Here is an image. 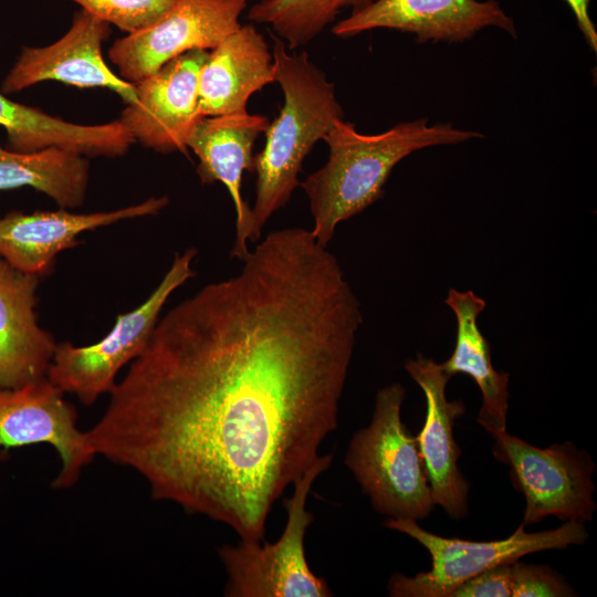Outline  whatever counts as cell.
<instances>
[{"label":"cell","instance_id":"cell-8","mask_svg":"<svg viewBox=\"0 0 597 597\" xmlns=\"http://www.w3.org/2000/svg\"><path fill=\"white\" fill-rule=\"evenodd\" d=\"M490 434L494 458L509 465L512 485L525 498L522 523L547 516L580 523L594 519L596 464L589 453L572 441L537 448L506 430Z\"/></svg>","mask_w":597,"mask_h":597},{"label":"cell","instance_id":"cell-5","mask_svg":"<svg viewBox=\"0 0 597 597\" xmlns=\"http://www.w3.org/2000/svg\"><path fill=\"white\" fill-rule=\"evenodd\" d=\"M332 454L318 458L293 482L291 498L283 500L287 520L274 543L241 541L223 545L218 555L228 575L224 595L229 597H328L325 579L310 568L304 548L307 527L314 520L306 509L313 482L332 463Z\"/></svg>","mask_w":597,"mask_h":597},{"label":"cell","instance_id":"cell-23","mask_svg":"<svg viewBox=\"0 0 597 597\" xmlns=\"http://www.w3.org/2000/svg\"><path fill=\"white\" fill-rule=\"evenodd\" d=\"M83 10L129 33L164 17L176 0H71Z\"/></svg>","mask_w":597,"mask_h":597},{"label":"cell","instance_id":"cell-12","mask_svg":"<svg viewBox=\"0 0 597 597\" xmlns=\"http://www.w3.org/2000/svg\"><path fill=\"white\" fill-rule=\"evenodd\" d=\"M109 24L81 9L67 32L42 48H23L4 77L1 92H20L43 81H59L78 87H106L127 104L135 102V84L111 71L102 55Z\"/></svg>","mask_w":597,"mask_h":597},{"label":"cell","instance_id":"cell-26","mask_svg":"<svg viewBox=\"0 0 597 597\" xmlns=\"http://www.w3.org/2000/svg\"><path fill=\"white\" fill-rule=\"evenodd\" d=\"M567 4L570 7L575 18L577 25L589 45V48L596 52L597 51V30L596 27L590 19L588 7L590 3V0H565Z\"/></svg>","mask_w":597,"mask_h":597},{"label":"cell","instance_id":"cell-10","mask_svg":"<svg viewBox=\"0 0 597 597\" xmlns=\"http://www.w3.org/2000/svg\"><path fill=\"white\" fill-rule=\"evenodd\" d=\"M46 377L14 388L0 387V450L51 444L60 455L57 489L74 485L95 454L77 427L75 407Z\"/></svg>","mask_w":597,"mask_h":597},{"label":"cell","instance_id":"cell-6","mask_svg":"<svg viewBox=\"0 0 597 597\" xmlns=\"http://www.w3.org/2000/svg\"><path fill=\"white\" fill-rule=\"evenodd\" d=\"M385 525L417 541L431 557V567L426 572L390 576L387 590L392 597H451L461 584L491 567L536 552L583 545L588 538L584 523L575 521L534 533H527L521 523L510 536L488 542L440 536L411 519L388 517Z\"/></svg>","mask_w":597,"mask_h":597},{"label":"cell","instance_id":"cell-14","mask_svg":"<svg viewBox=\"0 0 597 597\" xmlns=\"http://www.w3.org/2000/svg\"><path fill=\"white\" fill-rule=\"evenodd\" d=\"M405 369L426 399V420L415 437L433 504L460 520L469 511L470 484L458 465L461 449L453 428L455 420L465 413V406L462 400L447 398V384L452 377L441 364L418 354L405 362Z\"/></svg>","mask_w":597,"mask_h":597},{"label":"cell","instance_id":"cell-21","mask_svg":"<svg viewBox=\"0 0 597 597\" xmlns=\"http://www.w3.org/2000/svg\"><path fill=\"white\" fill-rule=\"evenodd\" d=\"M88 178L84 156L56 147L23 153L0 145V191L31 187L60 208L73 209L84 203Z\"/></svg>","mask_w":597,"mask_h":597},{"label":"cell","instance_id":"cell-19","mask_svg":"<svg viewBox=\"0 0 597 597\" xmlns=\"http://www.w3.org/2000/svg\"><path fill=\"white\" fill-rule=\"evenodd\" d=\"M0 126L7 132L8 148L23 153L56 147L84 157H118L135 142L118 119L100 125L74 124L17 103L1 91Z\"/></svg>","mask_w":597,"mask_h":597},{"label":"cell","instance_id":"cell-11","mask_svg":"<svg viewBox=\"0 0 597 597\" xmlns=\"http://www.w3.org/2000/svg\"><path fill=\"white\" fill-rule=\"evenodd\" d=\"M207 55L206 50L189 51L135 83L136 100L118 119L134 139L161 153H186L187 140L203 117L198 80Z\"/></svg>","mask_w":597,"mask_h":597},{"label":"cell","instance_id":"cell-13","mask_svg":"<svg viewBox=\"0 0 597 597\" xmlns=\"http://www.w3.org/2000/svg\"><path fill=\"white\" fill-rule=\"evenodd\" d=\"M488 27L516 36L515 22L495 0H374L336 22L332 32L350 38L374 29L415 34L418 42H463Z\"/></svg>","mask_w":597,"mask_h":597},{"label":"cell","instance_id":"cell-24","mask_svg":"<svg viewBox=\"0 0 597 597\" xmlns=\"http://www.w3.org/2000/svg\"><path fill=\"white\" fill-rule=\"evenodd\" d=\"M576 596L572 586L556 570L546 565L512 563V597Z\"/></svg>","mask_w":597,"mask_h":597},{"label":"cell","instance_id":"cell-2","mask_svg":"<svg viewBox=\"0 0 597 597\" xmlns=\"http://www.w3.org/2000/svg\"><path fill=\"white\" fill-rule=\"evenodd\" d=\"M483 137L451 123L429 125L426 117L375 135L360 134L344 119L337 122L323 138L329 148L326 164L300 184L313 216L311 232L326 247L338 223L381 198L394 167L413 151Z\"/></svg>","mask_w":597,"mask_h":597},{"label":"cell","instance_id":"cell-16","mask_svg":"<svg viewBox=\"0 0 597 597\" xmlns=\"http://www.w3.org/2000/svg\"><path fill=\"white\" fill-rule=\"evenodd\" d=\"M270 122L266 116L248 112L205 116L187 140L199 159L197 168L202 184L222 182L234 203L235 239L231 256L242 260L249 252L251 209L241 196L242 175L253 171V147Z\"/></svg>","mask_w":597,"mask_h":597},{"label":"cell","instance_id":"cell-25","mask_svg":"<svg viewBox=\"0 0 597 597\" xmlns=\"http://www.w3.org/2000/svg\"><path fill=\"white\" fill-rule=\"evenodd\" d=\"M512 563H503L465 580L451 597H512Z\"/></svg>","mask_w":597,"mask_h":597},{"label":"cell","instance_id":"cell-1","mask_svg":"<svg viewBox=\"0 0 597 597\" xmlns=\"http://www.w3.org/2000/svg\"><path fill=\"white\" fill-rule=\"evenodd\" d=\"M242 261L158 320L86 436L153 499L259 543L337 427L363 313L311 230L270 232Z\"/></svg>","mask_w":597,"mask_h":597},{"label":"cell","instance_id":"cell-4","mask_svg":"<svg viewBox=\"0 0 597 597\" xmlns=\"http://www.w3.org/2000/svg\"><path fill=\"white\" fill-rule=\"evenodd\" d=\"M405 398L398 383L378 390L371 420L352 437L344 462L376 512L418 521L434 504L416 437L401 420Z\"/></svg>","mask_w":597,"mask_h":597},{"label":"cell","instance_id":"cell-9","mask_svg":"<svg viewBox=\"0 0 597 597\" xmlns=\"http://www.w3.org/2000/svg\"><path fill=\"white\" fill-rule=\"evenodd\" d=\"M249 0H176L153 24L114 42L108 57L121 77L137 83L192 50H212L237 31Z\"/></svg>","mask_w":597,"mask_h":597},{"label":"cell","instance_id":"cell-22","mask_svg":"<svg viewBox=\"0 0 597 597\" xmlns=\"http://www.w3.org/2000/svg\"><path fill=\"white\" fill-rule=\"evenodd\" d=\"M374 0H260L248 11V20L266 24L287 49L311 43L332 24L343 9L352 12Z\"/></svg>","mask_w":597,"mask_h":597},{"label":"cell","instance_id":"cell-20","mask_svg":"<svg viewBox=\"0 0 597 597\" xmlns=\"http://www.w3.org/2000/svg\"><path fill=\"white\" fill-rule=\"evenodd\" d=\"M444 303L454 313L457 335L453 353L441 364L442 368L451 377L457 374L471 377L482 395L478 422L489 433L505 431L510 375L493 367L490 344L478 325L485 301L473 291L450 289Z\"/></svg>","mask_w":597,"mask_h":597},{"label":"cell","instance_id":"cell-7","mask_svg":"<svg viewBox=\"0 0 597 597\" xmlns=\"http://www.w3.org/2000/svg\"><path fill=\"white\" fill-rule=\"evenodd\" d=\"M195 248L176 253L158 286L134 310L118 314L113 328L87 346L57 343L46 378L64 394L90 406L109 394L118 371L145 349L170 295L192 275Z\"/></svg>","mask_w":597,"mask_h":597},{"label":"cell","instance_id":"cell-18","mask_svg":"<svg viewBox=\"0 0 597 597\" xmlns=\"http://www.w3.org/2000/svg\"><path fill=\"white\" fill-rule=\"evenodd\" d=\"M272 52L252 24L241 25L208 52L199 72V111L205 116L247 112L252 94L274 83Z\"/></svg>","mask_w":597,"mask_h":597},{"label":"cell","instance_id":"cell-3","mask_svg":"<svg viewBox=\"0 0 597 597\" xmlns=\"http://www.w3.org/2000/svg\"><path fill=\"white\" fill-rule=\"evenodd\" d=\"M273 38L274 77L284 94L279 116L265 129L264 148L254 155L255 200L250 241L261 237L270 217L283 208L300 185L304 158L333 126L344 119L335 86L306 52L290 53Z\"/></svg>","mask_w":597,"mask_h":597},{"label":"cell","instance_id":"cell-15","mask_svg":"<svg viewBox=\"0 0 597 597\" xmlns=\"http://www.w3.org/2000/svg\"><path fill=\"white\" fill-rule=\"evenodd\" d=\"M168 205L167 197H151L140 203L112 211L74 213L10 211L0 218V258L27 274L46 275L61 252L76 247L78 235L113 223L156 214Z\"/></svg>","mask_w":597,"mask_h":597},{"label":"cell","instance_id":"cell-17","mask_svg":"<svg viewBox=\"0 0 597 597\" xmlns=\"http://www.w3.org/2000/svg\"><path fill=\"white\" fill-rule=\"evenodd\" d=\"M40 277L0 258V387L14 388L46 377L57 343L36 318Z\"/></svg>","mask_w":597,"mask_h":597}]
</instances>
